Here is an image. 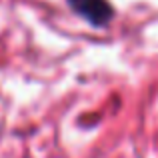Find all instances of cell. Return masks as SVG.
I'll return each instance as SVG.
<instances>
[{"label": "cell", "instance_id": "obj_1", "mask_svg": "<svg viewBox=\"0 0 158 158\" xmlns=\"http://www.w3.org/2000/svg\"><path fill=\"white\" fill-rule=\"evenodd\" d=\"M68 6L80 18H84L96 28H104L114 16V10L108 0H68Z\"/></svg>", "mask_w": 158, "mask_h": 158}]
</instances>
